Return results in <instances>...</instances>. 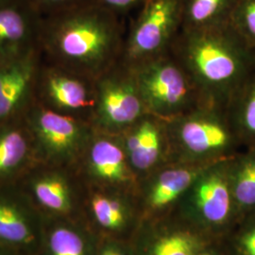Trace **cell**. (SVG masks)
Returning <instances> with one entry per match:
<instances>
[{"mask_svg":"<svg viewBox=\"0 0 255 255\" xmlns=\"http://www.w3.org/2000/svg\"><path fill=\"white\" fill-rule=\"evenodd\" d=\"M125 39L120 15L93 1L43 17L38 50L43 64L95 81L121 61Z\"/></svg>","mask_w":255,"mask_h":255,"instance_id":"cell-1","label":"cell"},{"mask_svg":"<svg viewBox=\"0 0 255 255\" xmlns=\"http://www.w3.org/2000/svg\"><path fill=\"white\" fill-rule=\"evenodd\" d=\"M169 52L189 75L205 102L225 109L255 70V49L230 22L181 29Z\"/></svg>","mask_w":255,"mask_h":255,"instance_id":"cell-2","label":"cell"},{"mask_svg":"<svg viewBox=\"0 0 255 255\" xmlns=\"http://www.w3.org/2000/svg\"><path fill=\"white\" fill-rule=\"evenodd\" d=\"M171 149L182 163L203 164L229 159V153L239 139L229 120L226 109L205 103L166 121Z\"/></svg>","mask_w":255,"mask_h":255,"instance_id":"cell-3","label":"cell"},{"mask_svg":"<svg viewBox=\"0 0 255 255\" xmlns=\"http://www.w3.org/2000/svg\"><path fill=\"white\" fill-rule=\"evenodd\" d=\"M130 67L148 114L168 121L206 103L169 50Z\"/></svg>","mask_w":255,"mask_h":255,"instance_id":"cell-4","label":"cell"},{"mask_svg":"<svg viewBox=\"0 0 255 255\" xmlns=\"http://www.w3.org/2000/svg\"><path fill=\"white\" fill-rule=\"evenodd\" d=\"M94 129L119 135L147 114L133 71L122 60L95 80Z\"/></svg>","mask_w":255,"mask_h":255,"instance_id":"cell-5","label":"cell"},{"mask_svg":"<svg viewBox=\"0 0 255 255\" xmlns=\"http://www.w3.org/2000/svg\"><path fill=\"white\" fill-rule=\"evenodd\" d=\"M23 119L32 137L33 146L47 161L68 164L84 153L94 128L82 119L66 116L33 101Z\"/></svg>","mask_w":255,"mask_h":255,"instance_id":"cell-6","label":"cell"},{"mask_svg":"<svg viewBox=\"0 0 255 255\" xmlns=\"http://www.w3.org/2000/svg\"><path fill=\"white\" fill-rule=\"evenodd\" d=\"M181 27V0H146L126 34L121 60L132 66L164 54Z\"/></svg>","mask_w":255,"mask_h":255,"instance_id":"cell-7","label":"cell"},{"mask_svg":"<svg viewBox=\"0 0 255 255\" xmlns=\"http://www.w3.org/2000/svg\"><path fill=\"white\" fill-rule=\"evenodd\" d=\"M34 101L55 112L91 123L96 107L95 81L41 61Z\"/></svg>","mask_w":255,"mask_h":255,"instance_id":"cell-8","label":"cell"},{"mask_svg":"<svg viewBox=\"0 0 255 255\" xmlns=\"http://www.w3.org/2000/svg\"><path fill=\"white\" fill-rule=\"evenodd\" d=\"M41 57L39 50L0 60V126L20 119L34 101Z\"/></svg>","mask_w":255,"mask_h":255,"instance_id":"cell-9","label":"cell"},{"mask_svg":"<svg viewBox=\"0 0 255 255\" xmlns=\"http://www.w3.org/2000/svg\"><path fill=\"white\" fill-rule=\"evenodd\" d=\"M117 136L136 176L160 167L171 149L166 120L148 113Z\"/></svg>","mask_w":255,"mask_h":255,"instance_id":"cell-10","label":"cell"},{"mask_svg":"<svg viewBox=\"0 0 255 255\" xmlns=\"http://www.w3.org/2000/svg\"><path fill=\"white\" fill-rule=\"evenodd\" d=\"M42 20L27 0H0V60L38 49Z\"/></svg>","mask_w":255,"mask_h":255,"instance_id":"cell-11","label":"cell"},{"mask_svg":"<svg viewBox=\"0 0 255 255\" xmlns=\"http://www.w3.org/2000/svg\"><path fill=\"white\" fill-rule=\"evenodd\" d=\"M84 153L88 174L100 182L124 184L136 178L117 135L94 129Z\"/></svg>","mask_w":255,"mask_h":255,"instance_id":"cell-12","label":"cell"},{"mask_svg":"<svg viewBox=\"0 0 255 255\" xmlns=\"http://www.w3.org/2000/svg\"><path fill=\"white\" fill-rule=\"evenodd\" d=\"M229 159L208 165L192 184L203 217L216 224L225 221L231 211Z\"/></svg>","mask_w":255,"mask_h":255,"instance_id":"cell-13","label":"cell"},{"mask_svg":"<svg viewBox=\"0 0 255 255\" xmlns=\"http://www.w3.org/2000/svg\"><path fill=\"white\" fill-rule=\"evenodd\" d=\"M208 165L210 164L182 163L161 167L151 184L149 195L151 205L160 208L175 201L192 186L201 171Z\"/></svg>","mask_w":255,"mask_h":255,"instance_id":"cell-14","label":"cell"},{"mask_svg":"<svg viewBox=\"0 0 255 255\" xmlns=\"http://www.w3.org/2000/svg\"><path fill=\"white\" fill-rule=\"evenodd\" d=\"M32 146V137L23 117L0 126V179L22 168Z\"/></svg>","mask_w":255,"mask_h":255,"instance_id":"cell-15","label":"cell"},{"mask_svg":"<svg viewBox=\"0 0 255 255\" xmlns=\"http://www.w3.org/2000/svg\"><path fill=\"white\" fill-rule=\"evenodd\" d=\"M226 112L239 141L255 146V70L229 101Z\"/></svg>","mask_w":255,"mask_h":255,"instance_id":"cell-16","label":"cell"},{"mask_svg":"<svg viewBox=\"0 0 255 255\" xmlns=\"http://www.w3.org/2000/svg\"><path fill=\"white\" fill-rule=\"evenodd\" d=\"M237 0H181V29L214 27L230 22Z\"/></svg>","mask_w":255,"mask_h":255,"instance_id":"cell-17","label":"cell"},{"mask_svg":"<svg viewBox=\"0 0 255 255\" xmlns=\"http://www.w3.org/2000/svg\"><path fill=\"white\" fill-rule=\"evenodd\" d=\"M229 179L232 194L244 207L255 205V146L228 161Z\"/></svg>","mask_w":255,"mask_h":255,"instance_id":"cell-18","label":"cell"},{"mask_svg":"<svg viewBox=\"0 0 255 255\" xmlns=\"http://www.w3.org/2000/svg\"><path fill=\"white\" fill-rule=\"evenodd\" d=\"M32 191L37 201L47 209L58 213L70 209V186L63 174L50 171L37 176L32 181Z\"/></svg>","mask_w":255,"mask_h":255,"instance_id":"cell-19","label":"cell"},{"mask_svg":"<svg viewBox=\"0 0 255 255\" xmlns=\"http://www.w3.org/2000/svg\"><path fill=\"white\" fill-rule=\"evenodd\" d=\"M33 238L34 231L27 214L14 202L0 200V241L27 245Z\"/></svg>","mask_w":255,"mask_h":255,"instance_id":"cell-20","label":"cell"},{"mask_svg":"<svg viewBox=\"0 0 255 255\" xmlns=\"http://www.w3.org/2000/svg\"><path fill=\"white\" fill-rule=\"evenodd\" d=\"M230 24L255 49V0H237Z\"/></svg>","mask_w":255,"mask_h":255,"instance_id":"cell-21","label":"cell"},{"mask_svg":"<svg viewBox=\"0 0 255 255\" xmlns=\"http://www.w3.org/2000/svg\"><path fill=\"white\" fill-rule=\"evenodd\" d=\"M92 209L98 222L105 228H119L124 221V211L117 200L96 195L92 200Z\"/></svg>","mask_w":255,"mask_h":255,"instance_id":"cell-22","label":"cell"},{"mask_svg":"<svg viewBox=\"0 0 255 255\" xmlns=\"http://www.w3.org/2000/svg\"><path fill=\"white\" fill-rule=\"evenodd\" d=\"M48 248L50 255H85L82 237L64 227L53 230L48 240Z\"/></svg>","mask_w":255,"mask_h":255,"instance_id":"cell-23","label":"cell"},{"mask_svg":"<svg viewBox=\"0 0 255 255\" xmlns=\"http://www.w3.org/2000/svg\"><path fill=\"white\" fill-rule=\"evenodd\" d=\"M194 243L190 237L182 234L162 238L155 246L154 255H192Z\"/></svg>","mask_w":255,"mask_h":255,"instance_id":"cell-24","label":"cell"},{"mask_svg":"<svg viewBox=\"0 0 255 255\" xmlns=\"http://www.w3.org/2000/svg\"><path fill=\"white\" fill-rule=\"evenodd\" d=\"M42 17L51 16L96 0H27Z\"/></svg>","mask_w":255,"mask_h":255,"instance_id":"cell-25","label":"cell"},{"mask_svg":"<svg viewBox=\"0 0 255 255\" xmlns=\"http://www.w3.org/2000/svg\"><path fill=\"white\" fill-rule=\"evenodd\" d=\"M101 6L116 12L119 15H122L128 10L133 9L140 4H143L146 0H96Z\"/></svg>","mask_w":255,"mask_h":255,"instance_id":"cell-26","label":"cell"},{"mask_svg":"<svg viewBox=\"0 0 255 255\" xmlns=\"http://www.w3.org/2000/svg\"><path fill=\"white\" fill-rule=\"evenodd\" d=\"M240 248L244 255H255V226L243 234L240 238Z\"/></svg>","mask_w":255,"mask_h":255,"instance_id":"cell-27","label":"cell"},{"mask_svg":"<svg viewBox=\"0 0 255 255\" xmlns=\"http://www.w3.org/2000/svg\"><path fill=\"white\" fill-rule=\"evenodd\" d=\"M114 249H106L104 250L101 255H114Z\"/></svg>","mask_w":255,"mask_h":255,"instance_id":"cell-28","label":"cell"},{"mask_svg":"<svg viewBox=\"0 0 255 255\" xmlns=\"http://www.w3.org/2000/svg\"><path fill=\"white\" fill-rule=\"evenodd\" d=\"M114 255H122V254H120V253H119V252H118V251H116V250H115V251H114Z\"/></svg>","mask_w":255,"mask_h":255,"instance_id":"cell-29","label":"cell"},{"mask_svg":"<svg viewBox=\"0 0 255 255\" xmlns=\"http://www.w3.org/2000/svg\"></svg>","mask_w":255,"mask_h":255,"instance_id":"cell-30","label":"cell"}]
</instances>
